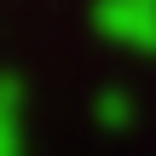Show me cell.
I'll return each mask as SVG.
<instances>
[{"mask_svg": "<svg viewBox=\"0 0 156 156\" xmlns=\"http://www.w3.org/2000/svg\"><path fill=\"white\" fill-rule=\"evenodd\" d=\"M93 29L133 58H156V0H93Z\"/></svg>", "mask_w": 156, "mask_h": 156, "instance_id": "6da1fadb", "label": "cell"}, {"mask_svg": "<svg viewBox=\"0 0 156 156\" xmlns=\"http://www.w3.org/2000/svg\"><path fill=\"white\" fill-rule=\"evenodd\" d=\"M29 87L23 75L0 69V156H29Z\"/></svg>", "mask_w": 156, "mask_h": 156, "instance_id": "7a4b0ae2", "label": "cell"}, {"mask_svg": "<svg viewBox=\"0 0 156 156\" xmlns=\"http://www.w3.org/2000/svg\"><path fill=\"white\" fill-rule=\"evenodd\" d=\"M93 127L110 133V139H116V133H133V127H139V98H133V87H116V81L98 87V93H93Z\"/></svg>", "mask_w": 156, "mask_h": 156, "instance_id": "3957f363", "label": "cell"}]
</instances>
